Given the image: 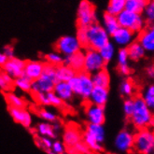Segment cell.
I'll use <instances>...</instances> for the list:
<instances>
[{
	"instance_id": "obj_10",
	"label": "cell",
	"mask_w": 154,
	"mask_h": 154,
	"mask_svg": "<svg viewBox=\"0 0 154 154\" xmlns=\"http://www.w3.org/2000/svg\"><path fill=\"white\" fill-rule=\"evenodd\" d=\"M55 80L52 78L42 74L38 79L32 81L31 84V92L35 94L38 93H49L53 90Z\"/></svg>"
},
{
	"instance_id": "obj_22",
	"label": "cell",
	"mask_w": 154,
	"mask_h": 154,
	"mask_svg": "<svg viewBox=\"0 0 154 154\" xmlns=\"http://www.w3.org/2000/svg\"><path fill=\"white\" fill-rule=\"evenodd\" d=\"M77 74V72L66 65L56 66L55 70V82L56 81H69Z\"/></svg>"
},
{
	"instance_id": "obj_41",
	"label": "cell",
	"mask_w": 154,
	"mask_h": 154,
	"mask_svg": "<svg viewBox=\"0 0 154 154\" xmlns=\"http://www.w3.org/2000/svg\"><path fill=\"white\" fill-rule=\"evenodd\" d=\"M74 149H75L77 154H91V153H93L92 150L90 149V148L81 140L75 145Z\"/></svg>"
},
{
	"instance_id": "obj_34",
	"label": "cell",
	"mask_w": 154,
	"mask_h": 154,
	"mask_svg": "<svg viewBox=\"0 0 154 154\" xmlns=\"http://www.w3.org/2000/svg\"><path fill=\"white\" fill-rule=\"evenodd\" d=\"M142 98H143L145 104H146L152 110L154 108V86L152 84L149 85L147 88V90L145 91Z\"/></svg>"
},
{
	"instance_id": "obj_29",
	"label": "cell",
	"mask_w": 154,
	"mask_h": 154,
	"mask_svg": "<svg viewBox=\"0 0 154 154\" xmlns=\"http://www.w3.org/2000/svg\"><path fill=\"white\" fill-rule=\"evenodd\" d=\"M81 139H83V142L90 148V149L92 150V152H103L104 151V147L102 146V144L98 143L95 139H94L88 133H84L83 137Z\"/></svg>"
},
{
	"instance_id": "obj_37",
	"label": "cell",
	"mask_w": 154,
	"mask_h": 154,
	"mask_svg": "<svg viewBox=\"0 0 154 154\" xmlns=\"http://www.w3.org/2000/svg\"><path fill=\"white\" fill-rule=\"evenodd\" d=\"M145 15H146L147 20L149 23H152L154 21V1L153 0H149V3L147 4V6L145 7L144 11Z\"/></svg>"
},
{
	"instance_id": "obj_32",
	"label": "cell",
	"mask_w": 154,
	"mask_h": 154,
	"mask_svg": "<svg viewBox=\"0 0 154 154\" xmlns=\"http://www.w3.org/2000/svg\"><path fill=\"white\" fill-rule=\"evenodd\" d=\"M6 101L8 105L10 106H14V107H20V108H24L25 103L21 97L16 95L15 94H12L11 92L6 93L5 94Z\"/></svg>"
},
{
	"instance_id": "obj_46",
	"label": "cell",
	"mask_w": 154,
	"mask_h": 154,
	"mask_svg": "<svg viewBox=\"0 0 154 154\" xmlns=\"http://www.w3.org/2000/svg\"><path fill=\"white\" fill-rule=\"evenodd\" d=\"M35 99L38 100V102L40 103L41 105H44V106L50 105V102H49V99H48L46 93H38V94H35Z\"/></svg>"
},
{
	"instance_id": "obj_3",
	"label": "cell",
	"mask_w": 154,
	"mask_h": 154,
	"mask_svg": "<svg viewBox=\"0 0 154 154\" xmlns=\"http://www.w3.org/2000/svg\"><path fill=\"white\" fill-rule=\"evenodd\" d=\"M88 47L99 50L109 41V35L104 27L98 23H94L87 27Z\"/></svg>"
},
{
	"instance_id": "obj_35",
	"label": "cell",
	"mask_w": 154,
	"mask_h": 154,
	"mask_svg": "<svg viewBox=\"0 0 154 154\" xmlns=\"http://www.w3.org/2000/svg\"><path fill=\"white\" fill-rule=\"evenodd\" d=\"M76 38H78L81 47L88 48V35H87V27L79 26V29L77 31Z\"/></svg>"
},
{
	"instance_id": "obj_4",
	"label": "cell",
	"mask_w": 154,
	"mask_h": 154,
	"mask_svg": "<svg viewBox=\"0 0 154 154\" xmlns=\"http://www.w3.org/2000/svg\"><path fill=\"white\" fill-rule=\"evenodd\" d=\"M133 149L138 153L152 154L154 151V134L147 128L140 129V131L134 135Z\"/></svg>"
},
{
	"instance_id": "obj_7",
	"label": "cell",
	"mask_w": 154,
	"mask_h": 154,
	"mask_svg": "<svg viewBox=\"0 0 154 154\" xmlns=\"http://www.w3.org/2000/svg\"><path fill=\"white\" fill-rule=\"evenodd\" d=\"M96 22L94 6L88 0H81L78 8V24L81 27H88Z\"/></svg>"
},
{
	"instance_id": "obj_9",
	"label": "cell",
	"mask_w": 154,
	"mask_h": 154,
	"mask_svg": "<svg viewBox=\"0 0 154 154\" xmlns=\"http://www.w3.org/2000/svg\"><path fill=\"white\" fill-rule=\"evenodd\" d=\"M114 146L119 152H129L134 146V134L127 131H121L115 138Z\"/></svg>"
},
{
	"instance_id": "obj_27",
	"label": "cell",
	"mask_w": 154,
	"mask_h": 154,
	"mask_svg": "<svg viewBox=\"0 0 154 154\" xmlns=\"http://www.w3.org/2000/svg\"><path fill=\"white\" fill-rule=\"evenodd\" d=\"M14 88V79H12L7 72L0 70V89L3 92H11Z\"/></svg>"
},
{
	"instance_id": "obj_28",
	"label": "cell",
	"mask_w": 154,
	"mask_h": 154,
	"mask_svg": "<svg viewBox=\"0 0 154 154\" xmlns=\"http://www.w3.org/2000/svg\"><path fill=\"white\" fill-rule=\"evenodd\" d=\"M99 53H100L101 57L103 58V60L106 63L110 62L115 54V47L113 43H111L110 41H108L106 44H105L103 47H101L98 50Z\"/></svg>"
},
{
	"instance_id": "obj_25",
	"label": "cell",
	"mask_w": 154,
	"mask_h": 154,
	"mask_svg": "<svg viewBox=\"0 0 154 154\" xmlns=\"http://www.w3.org/2000/svg\"><path fill=\"white\" fill-rule=\"evenodd\" d=\"M149 0H126L124 10L131 12L142 14L145 7L147 6Z\"/></svg>"
},
{
	"instance_id": "obj_36",
	"label": "cell",
	"mask_w": 154,
	"mask_h": 154,
	"mask_svg": "<svg viewBox=\"0 0 154 154\" xmlns=\"http://www.w3.org/2000/svg\"><path fill=\"white\" fill-rule=\"evenodd\" d=\"M46 60L50 64H52L54 66H59L63 64L64 57H63L62 54L59 52H51L46 55Z\"/></svg>"
},
{
	"instance_id": "obj_47",
	"label": "cell",
	"mask_w": 154,
	"mask_h": 154,
	"mask_svg": "<svg viewBox=\"0 0 154 154\" xmlns=\"http://www.w3.org/2000/svg\"><path fill=\"white\" fill-rule=\"evenodd\" d=\"M3 53L7 56L8 59L14 57V50H13V48L11 47V46H6V47L4 48V50H3Z\"/></svg>"
},
{
	"instance_id": "obj_5",
	"label": "cell",
	"mask_w": 154,
	"mask_h": 154,
	"mask_svg": "<svg viewBox=\"0 0 154 154\" xmlns=\"http://www.w3.org/2000/svg\"><path fill=\"white\" fill-rule=\"evenodd\" d=\"M116 17L120 26L125 27L134 33H139L144 27V19L141 14L123 10Z\"/></svg>"
},
{
	"instance_id": "obj_24",
	"label": "cell",
	"mask_w": 154,
	"mask_h": 154,
	"mask_svg": "<svg viewBox=\"0 0 154 154\" xmlns=\"http://www.w3.org/2000/svg\"><path fill=\"white\" fill-rule=\"evenodd\" d=\"M103 27L109 35H111L120 27L117 17L107 12H106L103 16Z\"/></svg>"
},
{
	"instance_id": "obj_16",
	"label": "cell",
	"mask_w": 154,
	"mask_h": 154,
	"mask_svg": "<svg viewBox=\"0 0 154 154\" xmlns=\"http://www.w3.org/2000/svg\"><path fill=\"white\" fill-rule=\"evenodd\" d=\"M63 64L72 67L76 72L82 71L84 66V52L79 51L70 55H66Z\"/></svg>"
},
{
	"instance_id": "obj_12",
	"label": "cell",
	"mask_w": 154,
	"mask_h": 154,
	"mask_svg": "<svg viewBox=\"0 0 154 154\" xmlns=\"http://www.w3.org/2000/svg\"><path fill=\"white\" fill-rule=\"evenodd\" d=\"M86 116L89 123L104 124L106 122L105 106L91 104L86 109Z\"/></svg>"
},
{
	"instance_id": "obj_40",
	"label": "cell",
	"mask_w": 154,
	"mask_h": 154,
	"mask_svg": "<svg viewBox=\"0 0 154 154\" xmlns=\"http://www.w3.org/2000/svg\"><path fill=\"white\" fill-rule=\"evenodd\" d=\"M47 96L49 99L50 105H53L54 106H63V101L62 99L53 92V91H51V92L47 93Z\"/></svg>"
},
{
	"instance_id": "obj_48",
	"label": "cell",
	"mask_w": 154,
	"mask_h": 154,
	"mask_svg": "<svg viewBox=\"0 0 154 154\" xmlns=\"http://www.w3.org/2000/svg\"><path fill=\"white\" fill-rule=\"evenodd\" d=\"M119 69H120V72H121V73H122V75H125V76L129 75V74H130V72H131V69H130L128 64H127V65H121V66H119Z\"/></svg>"
},
{
	"instance_id": "obj_15",
	"label": "cell",
	"mask_w": 154,
	"mask_h": 154,
	"mask_svg": "<svg viewBox=\"0 0 154 154\" xmlns=\"http://www.w3.org/2000/svg\"><path fill=\"white\" fill-rule=\"evenodd\" d=\"M108 99V88L94 86L92 92H91L88 100L91 104L105 106Z\"/></svg>"
},
{
	"instance_id": "obj_50",
	"label": "cell",
	"mask_w": 154,
	"mask_h": 154,
	"mask_svg": "<svg viewBox=\"0 0 154 154\" xmlns=\"http://www.w3.org/2000/svg\"><path fill=\"white\" fill-rule=\"evenodd\" d=\"M147 73H148L149 77H150V78L154 77V68H153V66H149L147 68Z\"/></svg>"
},
{
	"instance_id": "obj_20",
	"label": "cell",
	"mask_w": 154,
	"mask_h": 154,
	"mask_svg": "<svg viewBox=\"0 0 154 154\" xmlns=\"http://www.w3.org/2000/svg\"><path fill=\"white\" fill-rule=\"evenodd\" d=\"M81 138H82L81 134L77 127H67L63 135L64 144L67 148L74 147L78 142L81 140Z\"/></svg>"
},
{
	"instance_id": "obj_8",
	"label": "cell",
	"mask_w": 154,
	"mask_h": 154,
	"mask_svg": "<svg viewBox=\"0 0 154 154\" xmlns=\"http://www.w3.org/2000/svg\"><path fill=\"white\" fill-rule=\"evenodd\" d=\"M54 48L57 52L66 56L80 51L81 45L75 35H64L58 39Z\"/></svg>"
},
{
	"instance_id": "obj_38",
	"label": "cell",
	"mask_w": 154,
	"mask_h": 154,
	"mask_svg": "<svg viewBox=\"0 0 154 154\" xmlns=\"http://www.w3.org/2000/svg\"><path fill=\"white\" fill-rule=\"evenodd\" d=\"M120 91H121V94L122 95H125V96H130L133 94V92H134V86L132 84L131 81L129 80H125L121 84L120 86Z\"/></svg>"
},
{
	"instance_id": "obj_21",
	"label": "cell",
	"mask_w": 154,
	"mask_h": 154,
	"mask_svg": "<svg viewBox=\"0 0 154 154\" xmlns=\"http://www.w3.org/2000/svg\"><path fill=\"white\" fill-rule=\"evenodd\" d=\"M91 78H92L94 86H99V87H104V88L109 87L110 77L107 70H106L105 68H102L100 70H98L97 72L91 74Z\"/></svg>"
},
{
	"instance_id": "obj_33",
	"label": "cell",
	"mask_w": 154,
	"mask_h": 154,
	"mask_svg": "<svg viewBox=\"0 0 154 154\" xmlns=\"http://www.w3.org/2000/svg\"><path fill=\"white\" fill-rule=\"evenodd\" d=\"M38 131L42 137H48L50 138H55L56 134L54 133L52 126L47 122H41L38 126Z\"/></svg>"
},
{
	"instance_id": "obj_23",
	"label": "cell",
	"mask_w": 154,
	"mask_h": 154,
	"mask_svg": "<svg viewBox=\"0 0 154 154\" xmlns=\"http://www.w3.org/2000/svg\"><path fill=\"white\" fill-rule=\"evenodd\" d=\"M86 133H88L94 139H95L98 143L103 144L105 141V128L103 124H94L89 123L86 127Z\"/></svg>"
},
{
	"instance_id": "obj_39",
	"label": "cell",
	"mask_w": 154,
	"mask_h": 154,
	"mask_svg": "<svg viewBox=\"0 0 154 154\" xmlns=\"http://www.w3.org/2000/svg\"><path fill=\"white\" fill-rule=\"evenodd\" d=\"M128 51L127 47H122L118 52V64L121 65H127L128 64Z\"/></svg>"
},
{
	"instance_id": "obj_18",
	"label": "cell",
	"mask_w": 154,
	"mask_h": 154,
	"mask_svg": "<svg viewBox=\"0 0 154 154\" xmlns=\"http://www.w3.org/2000/svg\"><path fill=\"white\" fill-rule=\"evenodd\" d=\"M138 42L143 47L145 51L152 52L154 51V29L152 27L140 31Z\"/></svg>"
},
{
	"instance_id": "obj_44",
	"label": "cell",
	"mask_w": 154,
	"mask_h": 154,
	"mask_svg": "<svg viewBox=\"0 0 154 154\" xmlns=\"http://www.w3.org/2000/svg\"><path fill=\"white\" fill-rule=\"evenodd\" d=\"M38 114H39L40 118H42L43 120H45L46 122H54L57 119L55 114H53L52 112L46 110V109H41L38 112Z\"/></svg>"
},
{
	"instance_id": "obj_14",
	"label": "cell",
	"mask_w": 154,
	"mask_h": 154,
	"mask_svg": "<svg viewBox=\"0 0 154 154\" xmlns=\"http://www.w3.org/2000/svg\"><path fill=\"white\" fill-rule=\"evenodd\" d=\"M8 112H10L12 119L15 122H18L24 127L28 128L32 124V117L28 111H26L24 108L8 106Z\"/></svg>"
},
{
	"instance_id": "obj_2",
	"label": "cell",
	"mask_w": 154,
	"mask_h": 154,
	"mask_svg": "<svg viewBox=\"0 0 154 154\" xmlns=\"http://www.w3.org/2000/svg\"><path fill=\"white\" fill-rule=\"evenodd\" d=\"M68 83L74 94L80 96L84 100H88V97L94 88L91 74L84 70L77 72V74L68 81Z\"/></svg>"
},
{
	"instance_id": "obj_26",
	"label": "cell",
	"mask_w": 154,
	"mask_h": 154,
	"mask_svg": "<svg viewBox=\"0 0 154 154\" xmlns=\"http://www.w3.org/2000/svg\"><path fill=\"white\" fill-rule=\"evenodd\" d=\"M129 59L133 61H139L145 55V50L139 44V42H132L127 47Z\"/></svg>"
},
{
	"instance_id": "obj_30",
	"label": "cell",
	"mask_w": 154,
	"mask_h": 154,
	"mask_svg": "<svg viewBox=\"0 0 154 154\" xmlns=\"http://www.w3.org/2000/svg\"><path fill=\"white\" fill-rule=\"evenodd\" d=\"M125 1L126 0H109L106 8V12L117 16L122 11L124 10Z\"/></svg>"
},
{
	"instance_id": "obj_17",
	"label": "cell",
	"mask_w": 154,
	"mask_h": 154,
	"mask_svg": "<svg viewBox=\"0 0 154 154\" xmlns=\"http://www.w3.org/2000/svg\"><path fill=\"white\" fill-rule=\"evenodd\" d=\"M43 65H44L43 63L38 61L25 62L24 68H23V75L27 76L32 80H35L42 75Z\"/></svg>"
},
{
	"instance_id": "obj_6",
	"label": "cell",
	"mask_w": 154,
	"mask_h": 154,
	"mask_svg": "<svg viewBox=\"0 0 154 154\" xmlns=\"http://www.w3.org/2000/svg\"><path fill=\"white\" fill-rule=\"evenodd\" d=\"M106 63L103 60L98 50L86 48L84 52V66L83 70L89 74H93L102 68H105Z\"/></svg>"
},
{
	"instance_id": "obj_49",
	"label": "cell",
	"mask_w": 154,
	"mask_h": 154,
	"mask_svg": "<svg viewBox=\"0 0 154 154\" xmlns=\"http://www.w3.org/2000/svg\"><path fill=\"white\" fill-rule=\"evenodd\" d=\"M8 58L3 52H0V66H3V65L7 62Z\"/></svg>"
},
{
	"instance_id": "obj_42",
	"label": "cell",
	"mask_w": 154,
	"mask_h": 154,
	"mask_svg": "<svg viewBox=\"0 0 154 154\" xmlns=\"http://www.w3.org/2000/svg\"><path fill=\"white\" fill-rule=\"evenodd\" d=\"M55 70H56V66H54L52 64H50V63H47V64L43 65V72H42V74L47 75V76L52 78L54 80H55Z\"/></svg>"
},
{
	"instance_id": "obj_19",
	"label": "cell",
	"mask_w": 154,
	"mask_h": 154,
	"mask_svg": "<svg viewBox=\"0 0 154 154\" xmlns=\"http://www.w3.org/2000/svg\"><path fill=\"white\" fill-rule=\"evenodd\" d=\"M52 91L63 101H69L74 95L68 81H56Z\"/></svg>"
},
{
	"instance_id": "obj_11",
	"label": "cell",
	"mask_w": 154,
	"mask_h": 154,
	"mask_svg": "<svg viewBox=\"0 0 154 154\" xmlns=\"http://www.w3.org/2000/svg\"><path fill=\"white\" fill-rule=\"evenodd\" d=\"M25 62L19 58H10L3 65V70L10 75L12 79H16L23 75V68H24Z\"/></svg>"
},
{
	"instance_id": "obj_1",
	"label": "cell",
	"mask_w": 154,
	"mask_h": 154,
	"mask_svg": "<svg viewBox=\"0 0 154 154\" xmlns=\"http://www.w3.org/2000/svg\"><path fill=\"white\" fill-rule=\"evenodd\" d=\"M134 111L131 115V121L135 128L144 129L153 123V115L150 108L145 104L143 98L137 96L134 99Z\"/></svg>"
},
{
	"instance_id": "obj_13",
	"label": "cell",
	"mask_w": 154,
	"mask_h": 154,
	"mask_svg": "<svg viewBox=\"0 0 154 154\" xmlns=\"http://www.w3.org/2000/svg\"><path fill=\"white\" fill-rule=\"evenodd\" d=\"M113 41L121 47H128L134 38V33L131 30L120 26L112 35Z\"/></svg>"
},
{
	"instance_id": "obj_43",
	"label": "cell",
	"mask_w": 154,
	"mask_h": 154,
	"mask_svg": "<svg viewBox=\"0 0 154 154\" xmlns=\"http://www.w3.org/2000/svg\"><path fill=\"white\" fill-rule=\"evenodd\" d=\"M134 99H126L123 103V111L124 114L127 117H131L133 111H134Z\"/></svg>"
},
{
	"instance_id": "obj_45",
	"label": "cell",
	"mask_w": 154,
	"mask_h": 154,
	"mask_svg": "<svg viewBox=\"0 0 154 154\" xmlns=\"http://www.w3.org/2000/svg\"><path fill=\"white\" fill-rule=\"evenodd\" d=\"M51 149L52 150L53 153L55 154H63L66 152V147H65V144H63L60 141H55V142H52L51 145Z\"/></svg>"
},
{
	"instance_id": "obj_31",
	"label": "cell",
	"mask_w": 154,
	"mask_h": 154,
	"mask_svg": "<svg viewBox=\"0 0 154 154\" xmlns=\"http://www.w3.org/2000/svg\"><path fill=\"white\" fill-rule=\"evenodd\" d=\"M32 81L33 80L30 79L27 76L22 75L20 77L14 79V86L23 91V92H30Z\"/></svg>"
}]
</instances>
